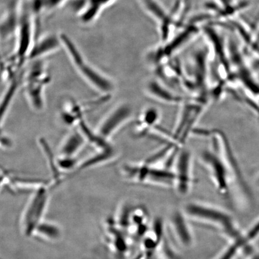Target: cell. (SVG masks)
Returning a JSON list of instances; mask_svg holds the SVG:
<instances>
[{"instance_id":"1","label":"cell","mask_w":259,"mask_h":259,"mask_svg":"<svg viewBox=\"0 0 259 259\" xmlns=\"http://www.w3.org/2000/svg\"><path fill=\"white\" fill-rule=\"evenodd\" d=\"M209 144L199 155L214 189L231 208L244 210L251 202L250 192L242 177L228 139L219 130L209 131Z\"/></svg>"},{"instance_id":"2","label":"cell","mask_w":259,"mask_h":259,"mask_svg":"<svg viewBox=\"0 0 259 259\" xmlns=\"http://www.w3.org/2000/svg\"><path fill=\"white\" fill-rule=\"evenodd\" d=\"M192 224L209 229L227 242H239L252 247L231 212L225 208L202 200H191L181 207Z\"/></svg>"},{"instance_id":"3","label":"cell","mask_w":259,"mask_h":259,"mask_svg":"<svg viewBox=\"0 0 259 259\" xmlns=\"http://www.w3.org/2000/svg\"><path fill=\"white\" fill-rule=\"evenodd\" d=\"M120 171L125 180L131 183L161 189H174L172 168L145 160L126 163L121 166Z\"/></svg>"},{"instance_id":"4","label":"cell","mask_w":259,"mask_h":259,"mask_svg":"<svg viewBox=\"0 0 259 259\" xmlns=\"http://www.w3.org/2000/svg\"><path fill=\"white\" fill-rule=\"evenodd\" d=\"M53 187L46 184L38 188L32 192L25 204L19 219L21 232L25 237H32L35 229L45 220L50 200V187Z\"/></svg>"},{"instance_id":"5","label":"cell","mask_w":259,"mask_h":259,"mask_svg":"<svg viewBox=\"0 0 259 259\" xmlns=\"http://www.w3.org/2000/svg\"><path fill=\"white\" fill-rule=\"evenodd\" d=\"M192 225L181 208L173 210L165 222L168 238L178 249L190 250L195 245Z\"/></svg>"},{"instance_id":"6","label":"cell","mask_w":259,"mask_h":259,"mask_svg":"<svg viewBox=\"0 0 259 259\" xmlns=\"http://www.w3.org/2000/svg\"><path fill=\"white\" fill-rule=\"evenodd\" d=\"M192 153L187 149H178L173 164L175 175L174 191L178 196L186 197L192 192L195 177Z\"/></svg>"},{"instance_id":"7","label":"cell","mask_w":259,"mask_h":259,"mask_svg":"<svg viewBox=\"0 0 259 259\" xmlns=\"http://www.w3.org/2000/svg\"><path fill=\"white\" fill-rule=\"evenodd\" d=\"M133 115L134 112L131 105L126 103H119L100 122L96 130V134L103 140L109 142L116 132L132 120Z\"/></svg>"},{"instance_id":"8","label":"cell","mask_w":259,"mask_h":259,"mask_svg":"<svg viewBox=\"0 0 259 259\" xmlns=\"http://www.w3.org/2000/svg\"><path fill=\"white\" fill-rule=\"evenodd\" d=\"M84 80L94 89L103 95H111L115 89V83L98 70L90 64L83 57L73 62Z\"/></svg>"},{"instance_id":"9","label":"cell","mask_w":259,"mask_h":259,"mask_svg":"<svg viewBox=\"0 0 259 259\" xmlns=\"http://www.w3.org/2000/svg\"><path fill=\"white\" fill-rule=\"evenodd\" d=\"M49 80L47 77L40 74H31L26 80L24 92L26 98L32 109L35 111H43L45 107V90Z\"/></svg>"},{"instance_id":"10","label":"cell","mask_w":259,"mask_h":259,"mask_svg":"<svg viewBox=\"0 0 259 259\" xmlns=\"http://www.w3.org/2000/svg\"><path fill=\"white\" fill-rule=\"evenodd\" d=\"M144 93L148 98L162 104L178 105L183 102L182 97L157 79L148 80L145 85Z\"/></svg>"},{"instance_id":"11","label":"cell","mask_w":259,"mask_h":259,"mask_svg":"<svg viewBox=\"0 0 259 259\" xmlns=\"http://www.w3.org/2000/svg\"><path fill=\"white\" fill-rule=\"evenodd\" d=\"M161 118V112L157 107H146L139 115L135 122V134L138 137H144L152 130L157 128Z\"/></svg>"},{"instance_id":"12","label":"cell","mask_w":259,"mask_h":259,"mask_svg":"<svg viewBox=\"0 0 259 259\" xmlns=\"http://www.w3.org/2000/svg\"><path fill=\"white\" fill-rule=\"evenodd\" d=\"M87 142L79 129L71 132L66 136L60 148V156L76 157Z\"/></svg>"},{"instance_id":"13","label":"cell","mask_w":259,"mask_h":259,"mask_svg":"<svg viewBox=\"0 0 259 259\" xmlns=\"http://www.w3.org/2000/svg\"><path fill=\"white\" fill-rule=\"evenodd\" d=\"M140 2L145 11L154 18L155 20L160 23L162 37L163 38V39L166 40L171 19L164 8L162 7L158 0H140Z\"/></svg>"},{"instance_id":"14","label":"cell","mask_w":259,"mask_h":259,"mask_svg":"<svg viewBox=\"0 0 259 259\" xmlns=\"http://www.w3.org/2000/svg\"><path fill=\"white\" fill-rule=\"evenodd\" d=\"M62 236V231L56 223L45 219L38 226L32 238L47 242H57Z\"/></svg>"},{"instance_id":"15","label":"cell","mask_w":259,"mask_h":259,"mask_svg":"<svg viewBox=\"0 0 259 259\" xmlns=\"http://www.w3.org/2000/svg\"><path fill=\"white\" fill-rule=\"evenodd\" d=\"M242 253L248 256L254 253L253 249L239 242H227L225 247L212 259H236L239 254Z\"/></svg>"},{"instance_id":"16","label":"cell","mask_w":259,"mask_h":259,"mask_svg":"<svg viewBox=\"0 0 259 259\" xmlns=\"http://www.w3.org/2000/svg\"><path fill=\"white\" fill-rule=\"evenodd\" d=\"M177 250L178 248L170 241L166 234L151 259H183L178 254Z\"/></svg>"},{"instance_id":"17","label":"cell","mask_w":259,"mask_h":259,"mask_svg":"<svg viewBox=\"0 0 259 259\" xmlns=\"http://www.w3.org/2000/svg\"><path fill=\"white\" fill-rule=\"evenodd\" d=\"M59 44L57 38L54 36H50L47 38H44L43 40L35 45L33 50L30 53V57L35 58L38 57L43 56V55L48 54L49 52L53 51L54 49H56Z\"/></svg>"},{"instance_id":"18","label":"cell","mask_w":259,"mask_h":259,"mask_svg":"<svg viewBox=\"0 0 259 259\" xmlns=\"http://www.w3.org/2000/svg\"><path fill=\"white\" fill-rule=\"evenodd\" d=\"M28 28L27 27H24L23 28H22V31L21 36V45H20V48H21V53L24 54V52L25 53V51L27 50L28 47Z\"/></svg>"}]
</instances>
